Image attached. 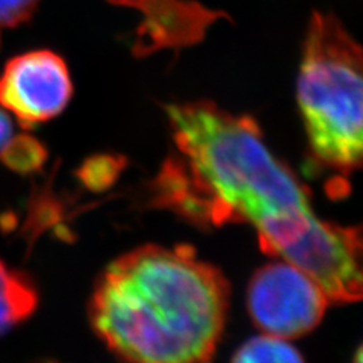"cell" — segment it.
<instances>
[{"label":"cell","mask_w":363,"mask_h":363,"mask_svg":"<svg viewBox=\"0 0 363 363\" xmlns=\"http://www.w3.org/2000/svg\"><path fill=\"white\" fill-rule=\"evenodd\" d=\"M13 135V124H11V120L6 113L0 109V150L4 149V145Z\"/></svg>","instance_id":"12"},{"label":"cell","mask_w":363,"mask_h":363,"mask_svg":"<svg viewBox=\"0 0 363 363\" xmlns=\"http://www.w3.org/2000/svg\"><path fill=\"white\" fill-rule=\"evenodd\" d=\"M72 97L70 70L52 50L18 55L0 76V105L26 129L58 117Z\"/></svg>","instance_id":"6"},{"label":"cell","mask_w":363,"mask_h":363,"mask_svg":"<svg viewBox=\"0 0 363 363\" xmlns=\"http://www.w3.org/2000/svg\"><path fill=\"white\" fill-rule=\"evenodd\" d=\"M353 363H363V360H362V348H360V347H359V348H357V351H356L354 359H353Z\"/></svg>","instance_id":"13"},{"label":"cell","mask_w":363,"mask_h":363,"mask_svg":"<svg viewBox=\"0 0 363 363\" xmlns=\"http://www.w3.org/2000/svg\"><path fill=\"white\" fill-rule=\"evenodd\" d=\"M0 159L13 172L30 174L43 168L48 161V150L37 138L28 133L13 135L0 150Z\"/></svg>","instance_id":"9"},{"label":"cell","mask_w":363,"mask_h":363,"mask_svg":"<svg viewBox=\"0 0 363 363\" xmlns=\"http://www.w3.org/2000/svg\"><path fill=\"white\" fill-rule=\"evenodd\" d=\"M232 363H306L300 351L283 337L265 335L248 339L236 351Z\"/></svg>","instance_id":"8"},{"label":"cell","mask_w":363,"mask_h":363,"mask_svg":"<svg viewBox=\"0 0 363 363\" xmlns=\"http://www.w3.org/2000/svg\"><path fill=\"white\" fill-rule=\"evenodd\" d=\"M328 298L316 283L286 260L259 268L247 289V309L267 335L300 337L325 315Z\"/></svg>","instance_id":"4"},{"label":"cell","mask_w":363,"mask_h":363,"mask_svg":"<svg viewBox=\"0 0 363 363\" xmlns=\"http://www.w3.org/2000/svg\"><path fill=\"white\" fill-rule=\"evenodd\" d=\"M281 259L308 274L330 303H356L362 298V233L359 227L320 220Z\"/></svg>","instance_id":"5"},{"label":"cell","mask_w":363,"mask_h":363,"mask_svg":"<svg viewBox=\"0 0 363 363\" xmlns=\"http://www.w3.org/2000/svg\"><path fill=\"white\" fill-rule=\"evenodd\" d=\"M124 168V159L113 155L88 157L79 168L77 176L91 191H105L118 179Z\"/></svg>","instance_id":"10"},{"label":"cell","mask_w":363,"mask_h":363,"mask_svg":"<svg viewBox=\"0 0 363 363\" xmlns=\"http://www.w3.org/2000/svg\"><path fill=\"white\" fill-rule=\"evenodd\" d=\"M230 288L186 245H143L99 276L88 304L97 336L124 363H211Z\"/></svg>","instance_id":"2"},{"label":"cell","mask_w":363,"mask_h":363,"mask_svg":"<svg viewBox=\"0 0 363 363\" xmlns=\"http://www.w3.org/2000/svg\"><path fill=\"white\" fill-rule=\"evenodd\" d=\"M362 89L360 45L335 16L313 13L297 101L315 164L342 177L362 167Z\"/></svg>","instance_id":"3"},{"label":"cell","mask_w":363,"mask_h":363,"mask_svg":"<svg viewBox=\"0 0 363 363\" xmlns=\"http://www.w3.org/2000/svg\"><path fill=\"white\" fill-rule=\"evenodd\" d=\"M40 0H0V29L16 28L32 18Z\"/></svg>","instance_id":"11"},{"label":"cell","mask_w":363,"mask_h":363,"mask_svg":"<svg viewBox=\"0 0 363 363\" xmlns=\"http://www.w3.org/2000/svg\"><path fill=\"white\" fill-rule=\"evenodd\" d=\"M38 291L23 271L0 260V336L35 312Z\"/></svg>","instance_id":"7"},{"label":"cell","mask_w":363,"mask_h":363,"mask_svg":"<svg viewBox=\"0 0 363 363\" xmlns=\"http://www.w3.org/2000/svg\"><path fill=\"white\" fill-rule=\"evenodd\" d=\"M177 155L153 184V203L200 227L252 224L259 245L281 257L320 221L309 191L269 150L256 120L209 100L165 106Z\"/></svg>","instance_id":"1"}]
</instances>
